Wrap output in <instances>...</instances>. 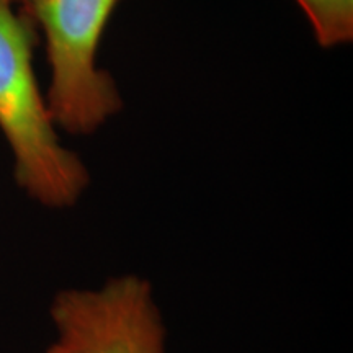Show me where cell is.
Masks as SVG:
<instances>
[{"instance_id":"cell-4","label":"cell","mask_w":353,"mask_h":353,"mask_svg":"<svg viewBox=\"0 0 353 353\" xmlns=\"http://www.w3.org/2000/svg\"><path fill=\"white\" fill-rule=\"evenodd\" d=\"M322 48L347 44L353 38V0H296Z\"/></svg>"},{"instance_id":"cell-1","label":"cell","mask_w":353,"mask_h":353,"mask_svg":"<svg viewBox=\"0 0 353 353\" xmlns=\"http://www.w3.org/2000/svg\"><path fill=\"white\" fill-rule=\"evenodd\" d=\"M33 69V34L13 0H0V131L19 187L51 210L72 208L90 185L82 159L61 143Z\"/></svg>"},{"instance_id":"cell-3","label":"cell","mask_w":353,"mask_h":353,"mask_svg":"<svg viewBox=\"0 0 353 353\" xmlns=\"http://www.w3.org/2000/svg\"><path fill=\"white\" fill-rule=\"evenodd\" d=\"M57 353H167L165 325L151 283L113 276L97 288H68L51 303Z\"/></svg>"},{"instance_id":"cell-6","label":"cell","mask_w":353,"mask_h":353,"mask_svg":"<svg viewBox=\"0 0 353 353\" xmlns=\"http://www.w3.org/2000/svg\"><path fill=\"white\" fill-rule=\"evenodd\" d=\"M48 353H57V352L52 347H50V350H48Z\"/></svg>"},{"instance_id":"cell-2","label":"cell","mask_w":353,"mask_h":353,"mask_svg":"<svg viewBox=\"0 0 353 353\" xmlns=\"http://www.w3.org/2000/svg\"><path fill=\"white\" fill-rule=\"evenodd\" d=\"M121 0H37L30 15L46 38L48 108L57 128L90 134L123 107L114 79L99 68L108 20Z\"/></svg>"},{"instance_id":"cell-5","label":"cell","mask_w":353,"mask_h":353,"mask_svg":"<svg viewBox=\"0 0 353 353\" xmlns=\"http://www.w3.org/2000/svg\"><path fill=\"white\" fill-rule=\"evenodd\" d=\"M13 2H20L21 6L25 7V10H26V12L32 13L33 7H34V3H37V0H13Z\"/></svg>"}]
</instances>
